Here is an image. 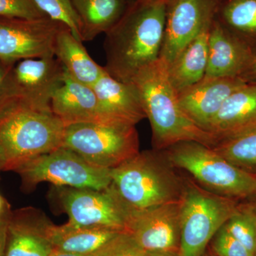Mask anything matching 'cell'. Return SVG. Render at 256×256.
Instances as JSON below:
<instances>
[{
  "label": "cell",
  "mask_w": 256,
  "mask_h": 256,
  "mask_svg": "<svg viewBox=\"0 0 256 256\" xmlns=\"http://www.w3.org/2000/svg\"><path fill=\"white\" fill-rule=\"evenodd\" d=\"M170 2L136 0L106 33V72L130 84L143 68L160 58Z\"/></svg>",
  "instance_id": "6da1fadb"
},
{
  "label": "cell",
  "mask_w": 256,
  "mask_h": 256,
  "mask_svg": "<svg viewBox=\"0 0 256 256\" xmlns=\"http://www.w3.org/2000/svg\"><path fill=\"white\" fill-rule=\"evenodd\" d=\"M130 84L136 88L150 122L154 150H163L184 141L212 148L217 144L210 133L197 126L182 109L163 60L159 58L141 69Z\"/></svg>",
  "instance_id": "7a4b0ae2"
},
{
  "label": "cell",
  "mask_w": 256,
  "mask_h": 256,
  "mask_svg": "<svg viewBox=\"0 0 256 256\" xmlns=\"http://www.w3.org/2000/svg\"><path fill=\"white\" fill-rule=\"evenodd\" d=\"M161 150L140 152L110 170V188L128 210H146L180 201L184 176Z\"/></svg>",
  "instance_id": "3957f363"
},
{
  "label": "cell",
  "mask_w": 256,
  "mask_h": 256,
  "mask_svg": "<svg viewBox=\"0 0 256 256\" xmlns=\"http://www.w3.org/2000/svg\"><path fill=\"white\" fill-rule=\"evenodd\" d=\"M65 126L52 110L15 106L0 116V166L13 171L62 146Z\"/></svg>",
  "instance_id": "277c9868"
},
{
  "label": "cell",
  "mask_w": 256,
  "mask_h": 256,
  "mask_svg": "<svg viewBox=\"0 0 256 256\" xmlns=\"http://www.w3.org/2000/svg\"><path fill=\"white\" fill-rule=\"evenodd\" d=\"M161 151L174 168L212 193L232 200L256 196V175L229 162L213 148L184 141Z\"/></svg>",
  "instance_id": "5b68a950"
},
{
  "label": "cell",
  "mask_w": 256,
  "mask_h": 256,
  "mask_svg": "<svg viewBox=\"0 0 256 256\" xmlns=\"http://www.w3.org/2000/svg\"><path fill=\"white\" fill-rule=\"evenodd\" d=\"M237 206L235 200L212 193L190 176H184L180 200L181 255L201 256Z\"/></svg>",
  "instance_id": "8992f818"
},
{
  "label": "cell",
  "mask_w": 256,
  "mask_h": 256,
  "mask_svg": "<svg viewBox=\"0 0 256 256\" xmlns=\"http://www.w3.org/2000/svg\"><path fill=\"white\" fill-rule=\"evenodd\" d=\"M62 146L90 164L114 169L140 152L134 126L80 122L65 126Z\"/></svg>",
  "instance_id": "52a82bcc"
},
{
  "label": "cell",
  "mask_w": 256,
  "mask_h": 256,
  "mask_svg": "<svg viewBox=\"0 0 256 256\" xmlns=\"http://www.w3.org/2000/svg\"><path fill=\"white\" fill-rule=\"evenodd\" d=\"M14 172L20 175L24 190L42 182L95 190H106L111 184L110 170L90 164L64 146L26 162Z\"/></svg>",
  "instance_id": "ba28073f"
},
{
  "label": "cell",
  "mask_w": 256,
  "mask_h": 256,
  "mask_svg": "<svg viewBox=\"0 0 256 256\" xmlns=\"http://www.w3.org/2000/svg\"><path fill=\"white\" fill-rule=\"evenodd\" d=\"M58 194L69 225L126 232L130 210L110 186L104 190L60 186Z\"/></svg>",
  "instance_id": "9c48e42d"
},
{
  "label": "cell",
  "mask_w": 256,
  "mask_h": 256,
  "mask_svg": "<svg viewBox=\"0 0 256 256\" xmlns=\"http://www.w3.org/2000/svg\"><path fill=\"white\" fill-rule=\"evenodd\" d=\"M64 68L54 56L18 60L8 80L15 106L52 110V96L62 85Z\"/></svg>",
  "instance_id": "30bf717a"
},
{
  "label": "cell",
  "mask_w": 256,
  "mask_h": 256,
  "mask_svg": "<svg viewBox=\"0 0 256 256\" xmlns=\"http://www.w3.org/2000/svg\"><path fill=\"white\" fill-rule=\"evenodd\" d=\"M62 25L48 16H0V60L16 63L26 58L54 56L56 37Z\"/></svg>",
  "instance_id": "8fae6325"
},
{
  "label": "cell",
  "mask_w": 256,
  "mask_h": 256,
  "mask_svg": "<svg viewBox=\"0 0 256 256\" xmlns=\"http://www.w3.org/2000/svg\"><path fill=\"white\" fill-rule=\"evenodd\" d=\"M126 232L144 252H180V201L130 210Z\"/></svg>",
  "instance_id": "7c38bea8"
},
{
  "label": "cell",
  "mask_w": 256,
  "mask_h": 256,
  "mask_svg": "<svg viewBox=\"0 0 256 256\" xmlns=\"http://www.w3.org/2000/svg\"><path fill=\"white\" fill-rule=\"evenodd\" d=\"M218 0H172L168 5L160 60L166 66L214 18Z\"/></svg>",
  "instance_id": "4fadbf2b"
},
{
  "label": "cell",
  "mask_w": 256,
  "mask_h": 256,
  "mask_svg": "<svg viewBox=\"0 0 256 256\" xmlns=\"http://www.w3.org/2000/svg\"><path fill=\"white\" fill-rule=\"evenodd\" d=\"M246 84L238 77H204L178 92V102L188 118L207 131L208 124L229 96Z\"/></svg>",
  "instance_id": "5bb4252c"
},
{
  "label": "cell",
  "mask_w": 256,
  "mask_h": 256,
  "mask_svg": "<svg viewBox=\"0 0 256 256\" xmlns=\"http://www.w3.org/2000/svg\"><path fill=\"white\" fill-rule=\"evenodd\" d=\"M98 100L101 122L136 126L146 118L132 84L121 82L106 72L92 86Z\"/></svg>",
  "instance_id": "9a60e30c"
},
{
  "label": "cell",
  "mask_w": 256,
  "mask_h": 256,
  "mask_svg": "<svg viewBox=\"0 0 256 256\" xmlns=\"http://www.w3.org/2000/svg\"><path fill=\"white\" fill-rule=\"evenodd\" d=\"M46 220L30 207L12 210L6 220L4 256H50L54 248L44 232Z\"/></svg>",
  "instance_id": "2e32d148"
},
{
  "label": "cell",
  "mask_w": 256,
  "mask_h": 256,
  "mask_svg": "<svg viewBox=\"0 0 256 256\" xmlns=\"http://www.w3.org/2000/svg\"><path fill=\"white\" fill-rule=\"evenodd\" d=\"M252 50L227 31L214 18L208 35V64L204 77H238L252 58Z\"/></svg>",
  "instance_id": "e0dca14e"
},
{
  "label": "cell",
  "mask_w": 256,
  "mask_h": 256,
  "mask_svg": "<svg viewBox=\"0 0 256 256\" xmlns=\"http://www.w3.org/2000/svg\"><path fill=\"white\" fill-rule=\"evenodd\" d=\"M50 106L52 112L65 126L102 122L98 100L92 88L77 82L66 70L62 85L52 96Z\"/></svg>",
  "instance_id": "ac0fdd59"
},
{
  "label": "cell",
  "mask_w": 256,
  "mask_h": 256,
  "mask_svg": "<svg viewBox=\"0 0 256 256\" xmlns=\"http://www.w3.org/2000/svg\"><path fill=\"white\" fill-rule=\"evenodd\" d=\"M256 128V85L246 84L233 92L207 128L217 142Z\"/></svg>",
  "instance_id": "d6986e66"
},
{
  "label": "cell",
  "mask_w": 256,
  "mask_h": 256,
  "mask_svg": "<svg viewBox=\"0 0 256 256\" xmlns=\"http://www.w3.org/2000/svg\"><path fill=\"white\" fill-rule=\"evenodd\" d=\"M54 55L72 78L88 86L92 87L106 72L88 54L82 42L64 24L56 37Z\"/></svg>",
  "instance_id": "ffe728a7"
},
{
  "label": "cell",
  "mask_w": 256,
  "mask_h": 256,
  "mask_svg": "<svg viewBox=\"0 0 256 256\" xmlns=\"http://www.w3.org/2000/svg\"><path fill=\"white\" fill-rule=\"evenodd\" d=\"M210 24L212 23L205 26L182 50L175 60L166 66L168 78L176 94L200 82L205 76L208 64Z\"/></svg>",
  "instance_id": "44dd1931"
},
{
  "label": "cell",
  "mask_w": 256,
  "mask_h": 256,
  "mask_svg": "<svg viewBox=\"0 0 256 256\" xmlns=\"http://www.w3.org/2000/svg\"><path fill=\"white\" fill-rule=\"evenodd\" d=\"M44 232L56 249L75 254H92L121 232L108 228L76 227L67 223L56 226L46 220Z\"/></svg>",
  "instance_id": "7402d4cb"
},
{
  "label": "cell",
  "mask_w": 256,
  "mask_h": 256,
  "mask_svg": "<svg viewBox=\"0 0 256 256\" xmlns=\"http://www.w3.org/2000/svg\"><path fill=\"white\" fill-rule=\"evenodd\" d=\"M80 23L82 42L107 33L127 10V0H70Z\"/></svg>",
  "instance_id": "603a6c76"
},
{
  "label": "cell",
  "mask_w": 256,
  "mask_h": 256,
  "mask_svg": "<svg viewBox=\"0 0 256 256\" xmlns=\"http://www.w3.org/2000/svg\"><path fill=\"white\" fill-rule=\"evenodd\" d=\"M214 18L252 52L256 50V0H218Z\"/></svg>",
  "instance_id": "cb8c5ba5"
},
{
  "label": "cell",
  "mask_w": 256,
  "mask_h": 256,
  "mask_svg": "<svg viewBox=\"0 0 256 256\" xmlns=\"http://www.w3.org/2000/svg\"><path fill=\"white\" fill-rule=\"evenodd\" d=\"M212 148L237 168L256 175V128L220 141Z\"/></svg>",
  "instance_id": "d4e9b609"
},
{
  "label": "cell",
  "mask_w": 256,
  "mask_h": 256,
  "mask_svg": "<svg viewBox=\"0 0 256 256\" xmlns=\"http://www.w3.org/2000/svg\"><path fill=\"white\" fill-rule=\"evenodd\" d=\"M224 226L228 233L254 256L256 247V216L248 206H237Z\"/></svg>",
  "instance_id": "484cf974"
},
{
  "label": "cell",
  "mask_w": 256,
  "mask_h": 256,
  "mask_svg": "<svg viewBox=\"0 0 256 256\" xmlns=\"http://www.w3.org/2000/svg\"><path fill=\"white\" fill-rule=\"evenodd\" d=\"M34 2L47 16L65 24L70 28L74 36L82 42L80 23L70 0H34Z\"/></svg>",
  "instance_id": "4316f807"
},
{
  "label": "cell",
  "mask_w": 256,
  "mask_h": 256,
  "mask_svg": "<svg viewBox=\"0 0 256 256\" xmlns=\"http://www.w3.org/2000/svg\"><path fill=\"white\" fill-rule=\"evenodd\" d=\"M144 252L129 232H121L94 256H142Z\"/></svg>",
  "instance_id": "83f0119b"
},
{
  "label": "cell",
  "mask_w": 256,
  "mask_h": 256,
  "mask_svg": "<svg viewBox=\"0 0 256 256\" xmlns=\"http://www.w3.org/2000/svg\"><path fill=\"white\" fill-rule=\"evenodd\" d=\"M208 247L217 256H252L242 242L228 233L224 225L215 234Z\"/></svg>",
  "instance_id": "f1b7e54d"
},
{
  "label": "cell",
  "mask_w": 256,
  "mask_h": 256,
  "mask_svg": "<svg viewBox=\"0 0 256 256\" xmlns=\"http://www.w3.org/2000/svg\"><path fill=\"white\" fill-rule=\"evenodd\" d=\"M0 16L25 18H46L34 0H0Z\"/></svg>",
  "instance_id": "f546056e"
},
{
  "label": "cell",
  "mask_w": 256,
  "mask_h": 256,
  "mask_svg": "<svg viewBox=\"0 0 256 256\" xmlns=\"http://www.w3.org/2000/svg\"><path fill=\"white\" fill-rule=\"evenodd\" d=\"M14 64L0 60V116L15 106L8 80L10 72Z\"/></svg>",
  "instance_id": "4dcf8cb0"
},
{
  "label": "cell",
  "mask_w": 256,
  "mask_h": 256,
  "mask_svg": "<svg viewBox=\"0 0 256 256\" xmlns=\"http://www.w3.org/2000/svg\"><path fill=\"white\" fill-rule=\"evenodd\" d=\"M239 78L246 84L256 85V50L252 52V58Z\"/></svg>",
  "instance_id": "1f68e13d"
},
{
  "label": "cell",
  "mask_w": 256,
  "mask_h": 256,
  "mask_svg": "<svg viewBox=\"0 0 256 256\" xmlns=\"http://www.w3.org/2000/svg\"><path fill=\"white\" fill-rule=\"evenodd\" d=\"M6 220H0V256H4L6 242Z\"/></svg>",
  "instance_id": "d6a6232c"
},
{
  "label": "cell",
  "mask_w": 256,
  "mask_h": 256,
  "mask_svg": "<svg viewBox=\"0 0 256 256\" xmlns=\"http://www.w3.org/2000/svg\"><path fill=\"white\" fill-rule=\"evenodd\" d=\"M11 212L9 204L0 195V220H8Z\"/></svg>",
  "instance_id": "836d02e7"
},
{
  "label": "cell",
  "mask_w": 256,
  "mask_h": 256,
  "mask_svg": "<svg viewBox=\"0 0 256 256\" xmlns=\"http://www.w3.org/2000/svg\"><path fill=\"white\" fill-rule=\"evenodd\" d=\"M142 256H182L180 252H144Z\"/></svg>",
  "instance_id": "e575fe53"
},
{
  "label": "cell",
  "mask_w": 256,
  "mask_h": 256,
  "mask_svg": "<svg viewBox=\"0 0 256 256\" xmlns=\"http://www.w3.org/2000/svg\"><path fill=\"white\" fill-rule=\"evenodd\" d=\"M94 254H79L75 252H64V250H58V249H54L53 252L50 254V256H94Z\"/></svg>",
  "instance_id": "d590c367"
},
{
  "label": "cell",
  "mask_w": 256,
  "mask_h": 256,
  "mask_svg": "<svg viewBox=\"0 0 256 256\" xmlns=\"http://www.w3.org/2000/svg\"><path fill=\"white\" fill-rule=\"evenodd\" d=\"M252 198L254 200H252V202L249 203L248 204H247V206H248V208H250L256 216V196L252 197Z\"/></svg>",
  "instance_id": "8d00e7d4"
},
{
  "label": "cell",
  "mask_w": 256,
  "mask_h": 256,
  "mask_svg": "<svg viewBox=\"0 0 256 256\" xmlns=\"http://www.w3.org/2000/svg\"><path fill=\"white\" fill-rule=\"evenodd\" d=\"M200 256H217L216 255L214 252H212V250H210V247L207 248L206 250H205L204 252H203V254H202Z\"/></svg>",
  "instance_id": "74e56055"
},
{
  "label": "cell",
  "mask_w": 256,
  "mask_h": 256,
  "mask_svg": "<svg viewBox=\"0 0 256 256\" xmlns=\"http://www.w3.org/2000/svg\"><path fill=\"white\" fill-rule=\"evenodd\" d=\"M128 4H131V3H132L133 2H134V0H127Z\"/></svg>",
  "instance_id": "f35d334b"
},
{
  "label": "cell",
  "mask_w": 256,
  "mask_h": 256,
  "mask_svg": "<svg viewBox=\"0 0 256 256\" xmlns=\"http://www.w3.org/2000/svg\"><path fill=\"white\" fill-rule=\"evenodd\" d=\"M254 256H256V249H255V252H254Z\"/></svg>",
  "instance_id": "ab89813d"
},
{
  "label": "cell",
  "mask_w": 256,
  "mask_h": 256,
  "mask_svg": "<svg viewBox=\"0 0 256 256\" xmlns=\"http://www.w3.org/2000/svg\"><path fill=\"white\" fill-rule=\"evenodd\" d=\"M134 1H136V0H134ZM166 1H168V2H171L172 0H166Z\"/></svg>",
  "instance_id": "60d3db41"
},
{
  "label": "cell",
  "mask_w": 256,
  "mask_h": 256,
  "mask_svg": "<svg viewBox=\"0 0 256 256\" xmlns=\"http://www.w3.org/2000/svg\"><path fill=\"white\" fill-rule=\"evenodd\" d=\"M0 172H2L1 166H0Z\"/></svg>",
  "instance_id": "b9f144b4"
},
{
  "label": "cell",
  "mask_w": 256,
  "mask_h": 256,
  "mask_svg": "<svg viewBox=\"0 0 256 256\" xmlns=\"http://www.w3.org/2000/svg\"></svg>",
  "instance_id": "7bdbcfd3"
}]
</instances>
